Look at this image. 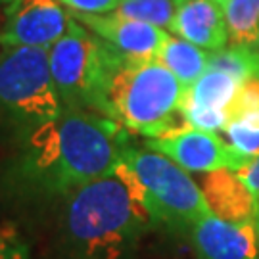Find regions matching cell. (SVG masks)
<instances>
[{
	"label": "cell",
	"instance_id": "obj_1",
	"mask_svg": "<svg viewBox=\"0 0 259 259\" xmlns=\"http://www.w3.org/2000/svg\"><path fill=\"white\" fill-rule=\"evenodd\" d=\"M125 146V133L117 121L64 108L56 119L31 129L16 159L14 177L25 192L65 198L113 171Z\"/></svg>",
	"mask_w": 259,
	"mask_h": 259
},
{
	"label": "cell",
	"instance_id": "obj_2",
	"mask_svg": "<svg viewBox=\"0 0 259 259\" xmlns=\"http://www.w3.org/2000/svg\"><path fill=\"white\" fill-rule=\"evenodd\" d=\"M156 225L144 188L121 161L64 198L62 251L65 259H131Z\"/></svg>",
	"mask_w": 259,
	"mask_h": 259
},
{
	"label": "cell",
	"instance_id": "obj_3",
	"mask_svg": "<svg viewBox=\"0 0 259 259\" xmlns=\"http://www.w3.org/2000/svg\"><path fill=\"white\" fill-rule=\"evenodd\" d=\"M185 93L159 60L123 58L108 91V115L123 129L157 139L188 127L181 111Z\"/></svg>",
	"mask_w": 259,
	"mask_h": 259
},
{
	"label": "cell",
	"instance_id": "obj_4",
	"mask_svg": "<svg viewBox=\"0 0 259 259\" xmlns=\"http://www.w3.org/2000/svg\"><path fill=\"white\" fill-rule=\"evenodd\" d=\"M125 56L73 18L69 29L48 48L50 73L64 108L108 115V91Z\"/></svg>",
	"mask_w": 259,
	"mask_h": 259
},
{
	"label": "cell",
	"instance_id": "obj_5",
	"mask_svg": "<svg viewBox=\"0 0 259 259\" xmlns=\"http://www.w3.org/2000/svg\"><path fill=\"white\" fill-rule=\"evenodd\" d=\"M121 161L137 175L157 223L177 231H192L196 223L211 213L202 188L188 171L163 154L125 146Z\"/></svg>",
	"mask_w": 259,
	"mask_h": 259
},
{
	"label": "cell",
	"instance_id": "obj_6",
	"mask_svg": "<svg viewBox=\"0 0 259 259\" xmlns=\"http://www.w3.org/2000/svg\"><path fill=\"white\" fill-rule=\"evenodd\" d=\"M0 106L31 127L56 119L64 111L50 73L48 48L4 47L0 52Z\"/></svg>",
	"mask_w": 259,
	"mask_h": 259
},
{
	"label": "cell",
	"instance_id": "obj_7",
	"mask_svg": "<svg viewBox=\"0 0 259 259\" xmlns=\"http://www.w3.org/2000/svg\"><path fill=\"white\" fill-rule=\"evenodd\" d=\"M144 146L192 173H211L217 169L238 171L251 159L232 148L231 142H225L217 133L194 129L190 125L157 139H148Z\"/></svg>",
	"mask_w": 259,
	"mask_h": 259
},
{
	"label": "cell",
	"instance_id": "obj_8",
	"mask_svg": "<svg viewBox=\"0 0 259 259\" xmlns=\"http://www.w3.org/2000/svg\"><path fill=\"white\" fill-rule=\"evenodd\" d=\"M73 16L58 0H10L4 8L2 47L50 48L65 35Z\"/></svg>",
	"mask_w": 259,
	"mask_h": 259
},
{
	"label": "cell",
	"instance_id": "obj_9",
	"mask_svg": "<svg viewBox=\"0 0 259 259\" xmlns=\"http://www.w3.org/2000/svg\"><path fill=\"white\" fill-rule=\"evenodd\" d=\"M75 19L131 60H157L169 38L165 29L111 14H75Z\"/></svg>",
	"mask_w": 259,
	"mask_h": 259
},
{
	"label": "cell",
	"instance_id": "obj_10",
	"mask_svg": "<svg viewBox=\"0 0 259 259\" xmlns=\"http://www.w3.org/2000/svg\"><path fill=\"white\" fill-rule=\"evenodd\" d=\"M196 259H259V238L253 223L223 221L209 213L190 231Z\"/></svg>",
	"mask_w": 259,
	"mask_h": 259
},
{
	"label": "cell",
	"instance_id": "obj_11",
	"mask_svg": "<svg viewBox=\"0 0 259 259\" xmlns=\"http://www.w3.org/2000/svg\"><path fill=\"white\" fill-rule=\"evenodd\" d=\"M169 29L207 52L221 50L229 42L225 10L213 0H188L181 4Z\"/></svg>",
	"mask_w": 259,
	"mask_h": 259
},
{
	"label": "cell",
	"instance_id": "obj_12",
	"mask_svg": "<svg viewBox=\"0 0 259 259\" xmlns=\"http://www.w3.org/2000/svg\"><path fill=\"white\" fill-rule=\"evenodd\" d=\"M202 192L213 215L231 223H253V196L242 183L236 171L217 169L202 179Z\"/></svg>",
	"mask_w": 259,
	"mask_h": 259
},
{
	"label": "cell",
	"instance_id": "obj_13",
	"mask_svg": "<svg viewBox=\"0 0 259 259\" xmlns=\"http://www.w3.org/2000/svg\"><path fill=\"white\" fill-rule=\"evenodd\" d=\"M157 60L175 75L185 89H190L207 71L209 52L188 42L185 38H177L169 35Z\"/></svg>",
	"mask_w": 259,
	"mask_h": 259
},
{
	"label": "cell",
	"instance_id": "obj_14",
	"mask_svg": "<svg viewBox=\"0 0 259 259\" xmlns=\"http://www.w3.org/2000/svg\"><path fill=\"white\" fill-rule=\"evenodd\" d=\"M236 89H238V83L229 73L219 69H207L190 89H186L183 104L202 108V110L225 111Z\"/></svg>",
	"mask_w": 259,
	"mask_h": 259
},
{
	"label": "cell",
	"instance_id": "obj_15",
	"mask_svg": "<svg viewBox=\"0 0 259 259\" xmlns=\"http://www.w3.org/2000/svg\"><path fill=\"white\" fill-rule=\"evenodd\" d=\"M207 69H219L229 73L240 84L248 79H259V47L231 45L209 52Z\"/></svg>",
	"mask_w": 259,
	"mask_h": 259
},
{
	"label": "cell",
	"instance_id": "obj_16",
	"mask_svg": "<svg viewBox=\"0 0 259 259\" xmlns=\"http://www.w3.org/2000/svg\"><path fill=\"white\" fill-rule=\"evenodd\" d=\"M223 10L229 42L259 47V0H229Z\"/></svg>",
	"mask_w": 259,
	"mask_h": 259
},
{
	"label": "cell",
	"instance_id": "obj_17",
	"mask_svg": "<svg viewBox=\"0 0 259 259\" xmlns=\"http://www.w3.org/2000/svg\"><path fill=\"white\" fill-rule=\"evenodd\" d=\"M177 8L179 4L175 0H121L115 14L163 29L171 27Z\"/></svg>",
	"mask_w": 259,
	"mask_h": 259
},
{
	"label": "cell",
	"instance_id": "obj_18",
	"mask_svg": "<svg viewBox=\"0 0 259 259\" xmlns=\"http://www.w3.org/2000/svg\"><path fill=\"white\" fill-rule=\"evenodd\" d=\"M225 135L232 148L244 156L253 157L259 154V113H246L225 123Z\"/></svg>",
	"mask_w": 259,
	"mask_h": 259
},
{
	"label": "cell",
	"instance_id": "obj_19",
	"mask_svg": "<svg viewBox=\"0 0 259 259\" xmlns=\"http://www.w3.org/2000/svg\"><path fill=\"white\" fill-rule=\"evenodd\" d=\"M246 113H259V79H248L238 84L225 110V123Z\"/></svg>",
	"mask_w": 259,
	"mask_h": 259
},
{
	"label": "cell",
	"instance_id": "obj_20",
	"mask_svg": "<svg viewBox=\"0 0 259 259\" xmlns=\"http://www.w3.org/2000/svg\"><path fill=\"white\" fill-rule=\"evenodd\" d=\"M0 259H33L29 242L14 225H0Z\"/></svg>",
	"mask_w": 259,
	"mask_h": 259
},
{
	"label": "cell",
	"instance_id": "obj_21",
	"mask_svg": "<svg viewBox=\"0 0 259 259\" xmlns=\"http://www.w3.org/2000/svg\"><path fill=\"white\" fill-rule=\"evenodd\" d=\"M236 175H238V179L246 185V188L253 196V204H255L253 225H255V231H257V238H259V154H255L246 165L242 167V169H238Z\"/></svg>",
	"mask_w": 259,
	"mask_h": 259
},
{
	"label": "cell",
	"instance_id": "obj_22",
	"mask_svg": "<svg viewBox=\"0 0 259 259\" xmlns=\"http://www.w3.org/2000/svg\"><path fill=\"white\" fill-rule=\"evenodd\" d=\"M69 10H73L75 14H94V16H102V14H111L119 6L121 0H58Z\"/></svg>",
	"mask_w": 259,
	"mask_h": 259
},
{
	"label": "cell",
	"instance_id": "obj_23",
	"mask_svg": "<svg viewBox=\"0 0 259 259\" xmlns=\"http://www.w3.org/2000/svg\"><path fill=\"white\" fill-rule=\"evenodd\" d=\"M213 2H217V4H219V6H223V8H225V6H227V2H229V0H213Z\"/></svg>",
	"mask_w": 259,
	"mask_h": 259
},
{
	"label": "cell",
	"instance_id": "obj_24",
	"mask_svg": "<svg viewBox=\"0 0 259 259\" xmlns=\"http://www.w3.org/2000/svg\"><path fill=\"white\" fill-rule=\"evenodd\" d=\"M177 4H179V6H181V4H185V2H188V0H175Z\"/></svg>",
	"mask_w": 259,
	"mask_h": 259
},
{
	"label": "cell",
	"instance_id": "obj_25",
	"mask_svg": "<svg viewBox=\"0 0 259 259\" xmlns=\"http://www.w3.org/2000/svg\"><path fill=\"white\" fill-rule=\"evenodd\" d=\"M10 0H0V4H8Z\"/></svg>",
	"mask_w": 259,
	"mask_h": 259
}]
</instances>
